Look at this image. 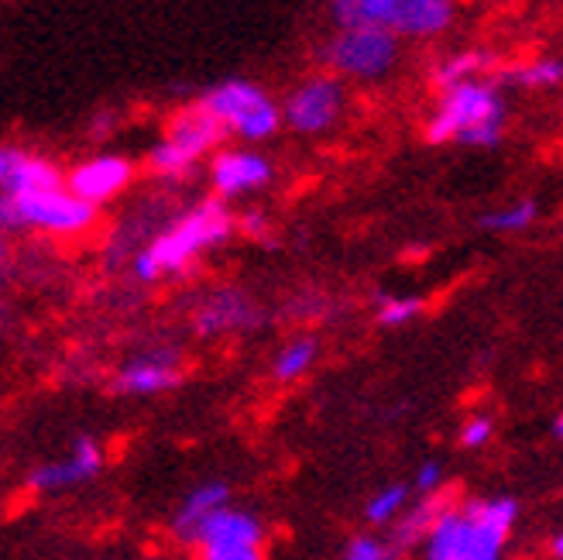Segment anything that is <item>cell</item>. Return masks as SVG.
Returning <instances> with one entry per match:
<instances>
[{"mask_svg": "<svg viewBox=\"0 0 563 560\" xmlns=\"http://www.w3.org/2000/svg\"><path fill=\"white\" fill-rule=\"evenodd\" d=\"M505 79H512L516 87H526V90L556 87V83H563V63L560 59H537L529 66H512V69H505Z\"/></svg>", "mask_w": 563, "mask_h": 560, "instance_id": "ffe728a7", "label": "cell"}, {"mask_svg": "<svg viewBox=\"0 0 563 560\" xmlns=\"http://www.w3.org/2000/svg\"><path fill=\"white\" fill-rule=\"evenodd\" d=\"M131 176H134V169L128 158L100 155V158H90L79 165V169L69 176V189L76 196H82L87 204H103L110 196H118L131 183Z\"/></svg>", "mask_w": 563, "mask_h": 560, "instance_id": "4fadbf2b", "label": "cell"}, {"mask_svg": "<svg viewBox=\"0 0 563 560\" xmlns=\"http://www.w3.org/2000/svg\"><path fill=\"white\" fill-rule=\"evenodd\" d=\"M440 513H443V502H440V498L419 502V506L399 523V529H396V547H412V543H419V540H427L430 526L437 523Z\"/></svg>", "mask_w": 563, "mask_h": 560, "instance_id": "d6986e66", "label": "cell"}, {"mask_svg": "<svg viewBox=\"0 0 563 560\" xmlns=\"http://www.w3.org/2000/svg\"><path fill=\"white\" fill-rule=\"evenodd\" d=\"M344 557L347 560H385V557H391V550L385 543L372 540V537H357V540L347 543V553Z\"/></svg>", "mask_w": 563, "mask_h": 560, "instance_id": "d4e9b609", "label": "cell"}, {"mask_svg": "<svg viewBox=\"0 0 563 560\" xmlns=\"http://www.w3.org/2000/svg\"><path fill=\"white\" fill-rule=\"evenodd\" d=\"M437 485H440V464H433V461H430V464H422L419 474H416V488L430 495Z\"/></svg>", "mask_w": 563, "mask_h": 560, "instance_id": "4316f807", "label": "cell"}, {"mask_svg": "<svg viewBox=\"0 0 563 560\" xmlns=\"http://www.w3.org/2000/svg\"><path fill=\"white\" fill-rule=\"evenodd\" d=\"M341 107H344L341 83L333 76H313V79L299 83V87L289 94L282 118L302 134H320L341 118Z\"/></svg>", "mask_w": 563, "mask_h": 560, "instance_id": "30bf717a", "label": "cell"}, {"mask_svg": "<svg viewBox=\"0 0 563 560\" xmlns=\"http://www.w3.org/2000/svg\"><path fill=\"white\" fill-rule=\"evenodd\" d=\"M228 498H231V488H228V485H203V488H196V492L186 498V506L179 509L173 534H176L183 543H192V537H196V529H200V523H203L210 513H217L220 506H228Z\"/></svg>", "mask_w": 563, "mask_h": 560, "instance_id": "e0dca14e", "label": "cell"}, {"mask_svg": "<svg viewBox=\"0 0 563 560\" xmlns=\"http://www.w3.org/2000/svg\"><path fill=\"white\" fill-rule=\"evenodd\" d=\"M313 358H317V341H309V338L292 341L286 351L275 358V378H282V382L299 378L309 365H313Z\"/></svg>", "mask_w": 563, "mask_h": 560, "instance_id": "44dd1931", "label": "cell"}, {"mask_svg": "<svg viewBox=\"0 0 563 560\" xmlns=\"http://www.w3.org/2000/svg\"><path fill=\"white\" fill-rule=\"evenodd\" d=\"M501 131H505V100L495 90V83L474 76L443 90V103L427 128V138L433 145L461 142V145L492 149L501 142Z\"/></svg>", "mask_w": 563, "mask_h": 560, "instance_id": "3957f363", "label": "cell"}, {"mask_svg": "<svg viewBox=\"0 0 563 560\" xmlns=\"http://www.w3.org/2000/svg\"><path fill=\"white\" fill-rule=\"evenodd\" d=\"M519 516L512 498H474L457 513L446 509L427 534L430 560H495Z\"/></svg>", "mask_w": 563, "mask_h": 560, "instance_id": "6da1fadb", "label": "cell"}, {"mask_svg": "<svg viewBox=\"0 0 563 560\" xmlns=\"http://www.w3.org/2000/svg\"><path fill=\"white\" fill-rule=\"evenodd\" d=\"M492 66H495V55H488V52H461V55H454V59H443L433 69V83L440 90H450V87H457V83H464V79L488 73Z\"/></svg>", "mask_w": 563, "mask_h": 560, "instance_id": "ac0fdd59", "label": "cell"}, {"mask_svg": "<svg viewBox=\"0 0 563 560\" xmlns=\"http://www.w3.org/2000/svg\"><path fill=\"white\" fill-rule=\"evenodd\" d=\"M553 557H560V560H563V537H556V540H553Z\"/></svg>", "mask_w": 563, "mask_h": 560, "instance_id": "83f0119b", "label": "cell"}, {"mask_svg": "<svg viewBox=\"0 0 563 560\" xmlns=\"http://www.w3.org/2000/svg\"><path fill=\"white\" fill-rule=\"evenodd\" d=\"M272 179V165L251 152H223L213 158V186L220 196H238L258 189Z\"/></svg>", "mask_w": 563, "mask_h": 560, "instance_id": "9a60e30c", "label": "cell"}, {"mask_svg": "<svg viewBox=\"0 0 563 560\" xmlns=\"http://www.w3.org/2000/svg\"><path fill=\"white\" fill-rule=\"evenodd\" d=\"M553 430H556V437H560V440H563V413H560V416H556V427H553Z\"/></svg>", "mask_w": 563, "mask_h": 560, "instance_id": "f1b7e54d", "label": "cell"}, {"mask_svg": "<svg viewBox=\"0 0 563 560\" xmlns=\"http://www.w3.org/2000/svg\"><path fill=\"white\" fill-rule=\"evenodd\" d=\"M223 128L203 103H192L186 110L168 121L165 128V138L155 145L152 152V169L162 173V176H176V173H186L189 165L207 155L210 149H217V142L223 138Z\"/></svg>", "mask_w": 563, "mask_h": 560, "instance_id": "52a82bcc", "label": "cell"}, {"mask_svg": "<svg viewBox=\"0 0 563 560\" xmlns=\"http://www.w3.org/2000/svg\"><path fill=\"white\" fill-rule=\"evenodd\" d=\"M63 186V176L52 162L18 149H0V189L4 193H35Z\"/></svg>", "mask_w": 563, "mask_h": 560, "instance_id": "5bb4252c", "label": "cell"}, {"mask_svg": "<svg viewBox=\"0 0 563 560\" xmlns=\"http://www.w3.org/2000/svg\"><path fill=\"white\" fill-rule=\"evenodd\" d=\"M406 495H409V488L406 485H391V488H385V492H378L372 502H368V523H391L396 519V513L406 506Z\"/></svg>", "mask_w": 563, "mask_h": 560, "instance_id": "603a6c76", "label": "cell"}, {"mask_svg": "<svg viewBox=\"0 0 563 560\" xmlns=\"http://www.w3.org/2000/svg\"><path fill=\"white\" fill-rule=\"evenodd\" d=\"M210 114L228 128L238 131L247 142H262V138H272L278 131V107L251 83L231 79V83H220L213 87L203 100H200Z\"/></svg>", "mask_w": 563, "mask_h": 560, "instance_id": "ba28073f", "label": "cell"}, {"mask_svg": "<svg viewBox=\"0 0 563 560\" xmlns=\"http://www.w3.org/2000/svg\"><path fill=\"white\" fill-rule=\"evenodd\" d=\"M97 220V204H87L69 186H48L35 193L0 189V231L38 228L48 234H79Z\"/></svg>", "mask_w": 563, "mask_h": 560, "instance_id": "277c9868", "label": "cell"}, {"mask_svg": "<svg viewBox=\"0 0 563 560\" xmlns=\"http://www.w3.org/2000/svg\"><path fill=\"white\" fill-rule=\"evenodd\" d=\"M234 231V220L220 200H203L189 213L176 217L173 228H162L145 248L134 255V275L141 283H155L165 272H183L196 255L220 244Z\"/></svg>", "mask_w": 563, "mask_h": 560, "instance_id": "7a4b0ae2", "label": "cell"}, {"mask_svg": "<svg viewBox=\"0 0 563 560\" xmlns=\"http://www.w3.org/2000/svg\"><path fill=\"white\" fill-rule=\"evenodd\" d=\"M488 437H492V424H488L485 416H477V419H471V424L464 427L461 443L464 447H482V443H488Z\"/></svg>", "mask_w": 563, "mask_h": 560, "instance_id": "484cf974", "label": "cell"}, {"mask_svg": "<svg viewBox=\"0 0 563 560\" xmlns=\"http://www.w3.org/2000/svg\"><path fill=\"white\" fill-rule=\"evenodd\" d=\"M258 323H262V310L244 293H234V289H220V293L207 296L192 317V327L200 338H217V333L247 330Z\"/></svg>", "mask_w": 563, "mask_h": 560, "instance_id": "8fae6325", "label": "cell"}, {"mask_svg": "<svg viewBox=\"0 0 563 560\" xmlns=\"http://www.w3.org/2000/svg\"><path fill=\"white\" fill-rule=\"evenodd\" d=\"M537 220V204L532 200H522L509 210H498V213H485L482 217V228L488 231H522L529 223Z\"/></svg>", "mask_w": 563, "mask_h": 560, "instance_id": "7402d4cb", "label": "cell"}, {"mask_svg": "<svg viewBox=\"0 0 563 560\" xmlns=\"http://www.w3.org/2000/svg\"><path fill=\"white\" fill-rule=\"evenodd\" d=\"M399 55V39L382 24H354L341 28L323 48V59L333 73L354 76V79H375L391 69Z\"/></svg>", "mask_w": 563, "mask_h": 560, "instance_id": "8992f818", "label": "cell"}, {"mask_svg": "<svg viewBox=\"0 0 563 560\" xmlns=\"http://www.w3.org/2000/svg\"><path fill=\"white\" fill-rule=\"evenodd\" d=\"M336 28L382 24L396 35L427 39L454 21V0H330Z\"/></svg>", "mask_w": 563, "mask_h": 560, "instance_id": "5b68a950", "label": "cell"}, {"mask_svg": "<svg viewBox=\"0 0 563 560\" xmlns=\"http://www.w3.org/2000/svg\"><path fill=\"white\" fill-rule=\"evenodd\" d=\"M103 464V454L100 447L87 437H79L76 447H73V458L63 461V464H45L32 474V488H69V485H79L93 479V474L100 471Z\"/></svg>", "mask_w": 563, "mask_h": 560, "instance_id": "2e32d148", "label": "cell"}, {"mask_svg": "<svg viewBox=\"0 0 563 560\" xmlns=\"http://www.w3.org/2000/svg\"><path fill=\"white\" fill-rule=\"evenodd\" d=\"M179 358L173 351H152L134 358L114 378V392L124 396H155V392L176 388L179 385Z\"/></svg>", "mask_w": 563, "mask_h": 560, "instance_id": "7c38bea8", "label": "cell"}, {"mask_svg": "<svg viewBox=\"0 0 563 560\" xmlns=\"http://www.w3.org/2000/svg\"><path fill=\"white\" fill-rule=\"evenodd\" d=\"M419 310H422V299H416V296H406V299L388 296V299H382V306H378V323H382V327H402V323H409Z\"/></svg>", "mask_w": 563, "mask_h": 560, "instance_id": "cb8c5ba5", "label": "cell"}, {"mask_svg": "<svg viewBox=\"0 0 563 560\" xmlns=\"http://www.w3.org/2000/svg\"><path fill=\"white\" fill-rule=\"evenodd\" d=\"M189 547H200L210 560H258L262 557V526L244 516L220 506L210 513Z\"/></svg>", "mask_w": 563, "mask_h": 560, "instance_id": "9c48e42d", "label": "cell"}]
</instances>
